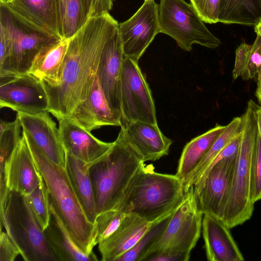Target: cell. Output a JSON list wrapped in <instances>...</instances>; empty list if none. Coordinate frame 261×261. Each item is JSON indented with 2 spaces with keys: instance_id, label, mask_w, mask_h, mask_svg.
<instances>
[{
  "instance_id": "1",
  "label": "cell",
  "mask_w": 261,
  "mask_h": 261,
  "mask_svg": "<svg viewBox=\"0 0 261 261\" xmlns=\"http://www.w3.org/2000/svg\"><path fill=\"white\" fill-rule=\"evenodd\" d=\"M118 25L107 13L89 18L69 39L59 83H41L48 100L47 111L58 120L68 117L90 94L105 45Z\"/></svg>"
},
{
  "instance_id": "2",
  "label": "cell",
  "mask_w": 261,
  "mask_h": 261,
  "mask_svg": "<svg viewBox=\"0 0 261 261\" xmlns=\"http://www.w3.org/2000/svg\"><path fill=\"white\" fill-rule=\"evenodd\" d=\"M35 163L47 189L51 206L75 244L87 253L94 247V224L87 219L72 188L66 168L50 161L23 130Z\"/></svg>"
},
{
  "instance_id": "3",
  "label": "cell",
  "mask_w": 261,
  "mask_h": 261,
  "mask_svg": "<svg viewBox=\"0 0 261 261\" xmlns=\"http://www.w3.org/2000/svg\"><path fill=\"white\" fill-rule=\"evenodd\" d=\"M144 164L142 156L128 142L121 127L107 153L89 165L97 214L115 208Z\"/></svg>"
},
{
  "instance_id": "4",
  "label": "cell",
  "mask_w": 261,
  "mask_h": 261,
  "mask_svg": "<svg viewBox=\"0 0 261 261\" xmlns=\"http://www.w3.org/2000/svg\"><path fill=\"white\" fill-rule=\"evenodd\" d=\"M184 193L183 183L176 174L158 173L152 165L144 164L114 209L154 222L174 211Z\"/></svg>"
},
{
  "instance_id": "5",
  "label": "cell",
  "mask_w": 261,
  "mask_h": 261,
  "mask_svg": "<svg viewBox=\"0 0 261 261\" xmlns=\"http://www.w3.org/2000/svg\"><path fill=\"white\" fill-rule=\"evenodd\" d=\"M250 100L242 117L240 150L234 167L228 202L222 221L230 229L249 220L254 202L251 195V164L258 135L256 116L258 107Z\"/></svg>"
},
{
  "instance_id": "6",
  "label": "cell",
  "mask_w": 261,
  "mask_h": 261,
  "mask_svg": "<svg viewBox=\"0 0 261 261\" xmlns=\"http://www.w3.org/2000/svg\"><path fill=\"white\" fill-rule=\"evenodd\" d=\"M0 216L1 227H5L24 260H58L25 196L10 191Z\"/></svg>"
},
{
  "instance_id": "7",
  "label": "cell",
  "mask_w": 261,
  "mask_h": 261,
  "mask_svg": "<svg viewBox=\"0 0 261 261\" xmlns=\"http://www.w3.org/2000/svg\"><path fill=\"white\" fill-rule=\"evenodd\" d=\"M240 142L241 133L210 163L193 185L197 207L203 215L208 214L223 220Z\"/></svg>"
},
{
  "instance_id": "8",
  "label": "cell",
  "mask_w": 261,
  "mask_h": 261,
  "mask_svg": "<svg viewBox=\"0 0 261 261\" xmlns=\"http://www.w3.org/2000/svg\"><path fill=\"white\" fill-rule=\"evenodd\" d=\"M158 14L159 32L172 38L185 51L191 50L193 44L212 49L220 44L192 5L184 0H160Z\"/></svg>"
},
{
  "instance_id": "9",
  "label": "cell",
  "mask_w": 261,
  "mask_h": 261,
  "mask_svg": "<svg viewBox=\"0 0 261 261\" xmlns=\"http://www.w3.org/2000/svg\"><path fill=\"white\" fill-rule=\"evenodd\" d=\"M202 216L197 207L192 186L185 192L165 231L149 250L145 260L153 254H190L200 236Z\"/></svg>"
},
{
  "instance_id": "10",
  "label": "cell",
  "mask_w": 261,
  "mask_h": 261,
  "mask_svg": "<svg viewBox=\"0 0 261 261\" xmlns=\"http://www.w3.org/2000/svg\"><path fill=\"white\" fill-rule=\"evenodd\" d=\"M122 124L141 121L158 124L154 100L138 61L125 57L120 80Z\"/></svg>"
},
{
  "instance_id": "11",
  "label": "cell",
  "mask_w": 261,
  "mask_h": 261,
  "mask_svg": "<svg viewBox=\"0 0 261 261\" xmlns=\"http://www.w3.org/2000/svg\"><path fill=\"white\" fill-rule=\"evenodd\" d=\"M0 171V211L4 209L10 191L27 196L43 180L22 135L20 143Z\"/></svg>"
},
{
  "instance_id": "12",
  "label": "cell",
  "mask_w": 261,
  "mask_h": 261,
  "mask_svg": "<svg viewBox=\"0 0 261 261\" xmlns=\"http://www.w3.org/2000/svg\"><path fill=\"white\" fill-rule=\"evenodd\" d=\"M0 107L35 114L47 111L48 100L41 81L28 73L0 77Z\"/></svg>"
},
{
  "instance_id": "13",
  "label": "cell",
  "mask_w": 261,
  "mask_h": 261,
  "mask_svg": "<svg viewBox=\"0 0 261 261\" xmlns=\"http://www.w3.org/2000/svg\"><path fill=\"white\" fill-rule=\"evenodd\" d=\"M158 7L154 0L144 1L129 19L119 23L118 31L125 57L138 61L160 33Z\"/></svg>"
},
{
  "instance_id": "14",
  "label": "cell",
  "mask_w": 261,
  "mask_h": 261,
  "mask_svg": "<svg viewBox=\"0 0 261 261\" xmlns=\"http://www.w3.org/2000/svg\"><path fill=\"white\" fill-rule=\"evenodd\" d=\"M1 8L32 32L52 40L62 39L55 0H0Z\"/></svg>"
},
{
  "instance_id": "15",
  "label": "cell",
  "mask_w": 261,
  "mask_h": 261,
  "mask_svg": "<svg viewBox=\"0 0 261 261\" xmlns=\"http://www.w3.org/2000/svg\"><path fill=\"white\" fill-rule=\"evenodd\" d=\"M124 58L118 28L105 45L98 65L97 75L110 107L121 124L120 80Z\"/></svg>"
},
{
  "instance_id": "16",
  "label": "cell",
  "mask_w": 261,
  "mask_h": 261,
  "mask_svg": "<svg viewBox=\"0 0 261 261\" xmlns=\"http://www.w3.org/2000/svg\"><path fill=\"white\" fill-rule=\"evenodd\" d=\"M22 130L50 161L64 168L66 152L63 146L59 128L48 111L30 114L17 112Z\"/></svg>"
},
{
  "instance_id": "17",
  "label": "cell",
  "mask_w": 261,
  "mask_h": 261,
  "mask_svg": "<svg viewBox=\"0 0 261 261\" xmlns=\"http://www.w3.org/2000/svg\"><path fill=\"white\" fill-rule=\"evenodd\" d=\"M9 23L11 33L10 53L6 61L0 67V77L28 73L40 49L53 40L37 33L23 31L10 16Z\"/></svg>"
},
{
  "instance_id": "18",
  "label": "cell",
  "mask_w": 261,
  "mask_h": 261,
  "mask_svg": "<svg viewBox=\"0 0 261 261\" xmlns=\"http://www.w3.org/2000/svg\"><path fill=\"white\" fill-rule=\"evenodd\" d=\"M58 121L60 137L66 152L89 165L101 158L113 144V142L98 139L68 117Z\"/></svg>"
},
{
  "instance_id": "19",
  "label": "cell",
  "mask_w": 261,
  "mask_h": 261,
  "mask_svg": "<svg viewBox=\"0 0 261 261\" xmlns=\"http://www.w3.org/2000/svg\"><path fill=\"white\" fill-rule=\"evenodd\" d=\"M68 118L87 130L103 126H120L101 87L97 75L88 97L79 103Z\"/></svg>"
},
{
  "instance_id": "20",
  "label": "cell",
  "mask_w": 261,
  "mask_h": 261,
  "mask_svg": "<svg viewBox=\"0 0 261 261\" xmlns=\"http://www.w3.org/2000/svg\"><path fill=\"white\" fill-rule=\"evenodd\" d=\"M121 127L145 162L155 161L168 154L173 141L163 135L158 124L134 121L123 123Z\"/></svg>"
},
{
  "instance_id": "21",
  "label": "cell",
  "mask_w": 261,
  "mask_h": 261,
  "mask_svg": "<svg viewBox=\"0 0 261 261\" xmlns=\"http://www.w3.org/2000/svg\"><path fill=\"white\" fill-rule=\"evenodd\" d=\"M202 230L208 260H244L229 228L222 220L211 215H203Z\"/></svg>"
},
{
  "instance_id": "22",
  "label": "cell",
  "mask_w": 261,
  "mask_h": 261,
  "mask_svg": "<svg viewBox=\"0 0 261 261\" xmlns=\"http://www.w3.org/2000/svg\"><path fill=\"white\" fill-rule=\"evenodd\" d=\"M154 222H148L135 214H125L117 230L98 244L101 260L116 261L137 243Z\"/></svg>"
},
{
  "instance_id": "23",
  "label": "cell",
  "mask_w": 261,
  "mask_h": 261,
  "mask_svg": "<svg viewBox=\"0 0 261 261\" xmlns=\"http://www.w3.org/2000/svg\"><path fill=\"white\" fill-rule=\"evenodd\" d=\"M69 42V39H61L43 45L35 56L28 73L43 84H58Z\"/></svg>"
},
{
  "instance_id": "24",
  "label": "cell",
  "mask_w": 261,
  "mask_h": 261,
  "mask_svg": "<svg viewBox=\"0 0 261 261\" xmlns=\"http://www.w3.org/2000/svg\"><path fill=\"white\" fill-rule=\"evenodd\" d=\"M51 211L49 224L43 230V233L48 246L58 260H97L93 252L87 253L75 244L51 205Z\"/></svg>"
},
{
  "instance_id": "25",
  "label": "cell",
  "mask_w": 261,
  "mask_h": 261,
  "mask_svg": "<svg viewBox=\"0 0 261 261\" xmlns=\"http://www.w3.org/2000/svg\"><path fill=\"white\" fill-rule=\"evenodd\" d=\"M66 169L72 188L88 219L94 224L97 216L89 164L66 152Z\"/></svg>"
},
{
  "instance_id": "26",
  "label": "cell",
  "mask_w": 261,
  "mask_h": 261,
  "mask_svg": "<svg viewBox=\"0 0 261 261\" xmlns=\"http://www.w3.org/2000/svg\"><path fill=\"white\" fill-rule=\"evenodd\" d=\"M226 125L214 127L194 138L184 147L179 160L176 175L184 181L196 169Z\"/></svg>"
},
{
  "instance_id": "27",
  "label": "cell",
  "mask_w": 261,
  "mask_h": 261,
  "mask_svg": "<svg viewBox=\"0 0 261 261\" xmlns=\"http://www.w3.org/2000/svg\"><path fill=\"white\" fill-rule=\"evenodd\" d=\"M261 20V0H221L219 22L255 26Z\"/></svg>"
},
{
  "instance_id": "28",
  "label": "cell",
  "mask_w": 261,
  "mask_h": 261,
  "mask_svg": "<svg viewBox=\"0 0 261 261\" xmlns=\"http://www.w3.org/2000/svg\"><path fill=\"white\" fill-rule=\"evenodd\" d=\"M59 27L62 39H69L86 23L87 0H55Z\"/></svg>"
},
{
  "instance_id": "29",
  "label": "cell",
  "mask_w": 261,
  "mask_h": 261,
  "mask_svg": "<svg viewBox=\"0 0 261 261\" xmlns=\"http://www.w3.org/2000/svg\"><path fill=\"white\" fill-rule=\"evenodd\" d=\"M242 130V117L234 118L226 125L223 132L214 142L196 169L184 181V192L194 185L199 179L210 163L222 150L239 134Z\"/></svg>"
},
{
  "instance_id": "30",
  "label": "cell",
  "mask_w": 261,
  "mask_h": 261,
  "mask_svg": "<svg viewBox=\"0 0 261 261\" xmlns=\"http://www.w3.org/2000/svg\"><path fill=\"white\" fill-rule=\"evenodd\" d=\"M174 211L154 222L137 243L116 261L145 260L149 250L165 231Z\"/></svg>"
},
{
  "instance_id": "31",
  "label": "cell",
  "mask_w": 261,
  "mask_h": 261,
  "mask_svg": "<svg viewBox=\"0 0 261 261\" xmlns=\"http://www.w3.org/2000/svg\"><path fill=\"white\" fill-rule=\"evenodd\" d=\"M21 125L17 116L14 121L7 122L2 119L0 122V168L2 169L6 161L20 143Z\"/></svg>"
},
{
  "instance_id": "32",
  "label": "cell",
  "mask_w": 261,
  "mask_h": 261,
  "mask_svg": "<svg viewBox=\"0 0 261 261\" xmlns=\"http://www.w3.org/2000/svg\"><path fill=\"white\" fill-rule=\"evenodd\" d=\"M125 214L111 209L97 214L94 222V246L108 239L118 228Z\"/></svg>"
},
{
  "instance_id": "33",
  "label": "cell",
  "mask_w": 261,
  "mask_h": 261,
  "mask_svg": "<svg viewBox=\"0 0 261 261\" xmlns=\"http://www.w3.org/2000/svg\"><path fill=\"white\" fill-rule=\"evenodd\" d=\"M43 230L48 226L51 215V204L46 185L43 180L31 193L25 196Z\"/></svg>"
},
{
  "instance_id": "34",
  "label": "cell",
  "mask_w": 261,
  "mask_h": 261,
  "mask_svg": "<svg viewBox=\"0 0 261 261\" xmlns=\"http://www.w3.org/2000/svg\"><path fill=\"white\" fill-rule=\"evenodd\" d=\"M251 195L255 203L261 199V138H256L252 159L251 175Z\"/></svg>"
},
{
  "instance_id": "35",
  "label": "cell",
  "mask_w": 261,
  "mask_h": 261,
  "mask_svg": "<svg viewBox=\"0 0 261 261\" xmlns=\"http://www.w3.org/2000/svg\"><path fill=\"white\" fill-rule=\"evenodd\" d=\"M261 68V37L257 35L251 45L241 76L244 80L255 77Z\"/></svg>"
},
{
  "instance_id": "36",
  "label": "cell",
  "mask_w": 261,
  "mask_h": 261,
  "mask_svg": "<svg viewBox=\"0 0 261 261\" xmlns=\"http://www.w3.org/2000/svg\"><path fill=\"white\" fill-rule=\"evenodd\" d=\"M202 20L208 23L219 22L221 0H190Z\"/></svg>"
},
{
  "instance_id": "37",
  "label": "cell",
  "mask_w": 261,
  "mask_h": 261,
  "mask_svg": "<svg viewBox=\"0 0 261 261\" xmlns=\"http://www.w3.org/2000/svg\"><path fill=\"white\" fill-rule=\"evenodd\" d=\"M20 252L6 231L1 229L0 261H14Z\"/></svg>"
},
{
  "instance_id": "38",
  "label": "cell",
  "mask_w": 261,
  "mask_h": 261,
  "mask_svg": "<svg viewBox=\"0 0 261 261\" xmlns=\"http://www.w3.org/2000/svg\"><path fill=\"white\" fill-rule=\"evenodd\" d=\"M251 46V45L246 43H242L237 48L236 50L234 66L232 73L233 80H236L239 76H241Z\"/></svg>"
},
{
  "instance_id": "39",
  "label": "cell",
  "mask_w": 261,
  "mask_h": 261,
  "mask_svg": "<svg viewBox=\"0 0 261 261\" xmlns=\"http://www.w3.org/2000/svg\"><path fill=\"white\" fill-rule=\"evenodd\" d=\"M115 0H87L88 18L109 13Z\"/></svg>"
},
{
  "instance_id": "40",
  "label": "cell",
  "mask_w": 261,
  "mask_h": 261,
  "mask_svg": "<svg viewBox=\"0 0 261 261\" xmlns=\"http://www.w3.org/2000/svg\"><path fill=\"white\" fill-rule=\"evenodd\" d=\"M255 94L261 105V68L257 73V88Z\"/></svg>"
},
{
  "instance_id": "41",
  "label": "cell",
  "mask_w": 261,
  "mask_h": 261,
  "mask_svg": "<svg viewBox=\"0 0 261 261\" xmlns=\"http://www.w3.org/2000/svg\"><path fill=\"white\" fill-rule=\"evenodd\" d=\"M256 116L258 127V133L261 138V106H258L256 111Z\"/></svg>"
},
{
  "instance_id": "42",
  "label": "cell",
  "mask_w": 261,
  "mask_h": 261,
  "mask_svg": "<svg viewBox=\"0 0 261 261\" xmlns=\"http://www.w3.org/2000/svg\"><path fill=\"white\" fill-rule=\"evenodd\" d=\"M254 31L257 35L261 37V20L254 26Z\"/></svg>"
},
{
  "instance_id": "43",
  "label": "cell",
  "mask_w": 261,
  "mask_h": 261,
  "mask_svg": "<svg viewBox=\"0 0 261 261\" xmlns=\"http://www.w3.org/2000/svg\"><path fill=\"white\" fill-rule=\"evenodd\" d=\"M144 1H148V0H144Z\"/></svg>"
}]
</instances>
